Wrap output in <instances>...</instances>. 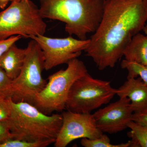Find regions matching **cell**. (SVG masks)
Returning <instances> with one entry per match:
<instances>
[{
	"mask_svg": "<svg viewBox=\"0 0 147 147\" xmlns=\"http://www.w3.org/2000/svg\"><path fill=\"white\" fill-rule=\"evenodd\" d=\"M143 31L144 33L147 36V21L143 28Z\"/></svg>",
	"mask_w": 147,
	"mask_h": 147,
	"instance_id": "cell-24",
	"label": "cell"
},
{
	"mask_svg": "<svg viewBox=\"0 0 147 147\" xmlns=\"http://www.w3.org/2000/svg\"><path fill=\"white\" fill-rule=\"evenodd\" d=\"M15 1H21V0H15Z\"/></svg>",
	"mask_w": 147,
	"mask_h": 147,
	"instance_id": "cell-25",
	"label": "cell"
},
{
	"mask_svg": "<svg viewBox=\"0 0 147 147\" xmlns=\"http://www.w3.org/2000/svg\"><path fill=\"white\" fill-rule=\"evenodd\" d=\"M26 50L21 72L12 82L10 98L14 102L24 101L32 104L36 96L44 89L47 82L42 77L45 61L38 43L32 39Z\"/></svg>",
	"mask_w": 147,
	"mask_h": 147,
	"instance_id": "cell-6",
	"label": "cell"
},
{
	"mask_svg": "<svg viewBox=\"0 0 147 147\" xmlns=\"http://www.w3.org/2000/svg\"><path fill=\"white\" fill-rule=\"evenodd\" d=\"M9 104L7 122L13 139L54 144L62 124V115H46L31 103L14 102L11 98Z\"/></svg>",
	"mask_w": 147,
	"mask_h": 147,
	"instance_id": "cell-3",
	"label": "cell"
},
{
	"mask_svg": "<svg viewBox=\"0 0 147 147\" xmlns=\"http://www.w3.org/2000/svg\"><path fill=\"white\" fill-rule=\"evenodd\" d=\"M43 18L58 20L65 24L69 36L81 40L94 33L101 20L105 0H38Z\"/></svg>",
	"mask_w": 147,
	"mask_h": 147,
	"instance_id": "cell-2",
	"label": "cell"
},
{
	"mask_svg": "<svg viewBox=\"0 0 147 147\" xmlns=\"http://www.w3.org/2000/svg\"><path fill=\"white\" fill-rule=\"evenodd\" d=\"M88 72L82 61L78 58L71 60L67 63L65 69H61L48 76V82L36 96L32 105L48 115L64 110L71 86Z\"/></svg>",
	"mask_w": 147,
	"mask_h": 147,
	"instance_id": "cell-4",
	"label": "cell"
},
{
	"mask_svg": "<svg viewBox=\"0 0 147 147\" xmlns=\"http://www.w3.org/2000/svg\"><path fill=\"white\" fill-rule=\"evenodd\" d=\"M123 56L128 61L147 65V36L139 33L134 36L124 50Z\"/></svg>",
	"mask_w": 147,
	"mask_h": 147,
	"instance_id": "cell-13",
	"label": "cell"
},
{
	"mask_svg": "<svg viewBox=\"0 0 147 147\" xmlns=\"http://www.w3.org/2000/svg\"><path fill=\"white\" fill-rule=\"evenodd\" d=\"M131 120L147 127V108L142 111L133 113Z\"/></svg>",
	"mask_w": 147,
	"mask_h": 147,
	"instance_id": "cell-22",
	"label": "cell"
},
{
	"mask_svg": "<svg viewBox=\"0 0 147 147\" xmlns=\"http://www.w3.org/2000/svg\"><path fill=\"white\" fill-rule=\"evenodd\" d=\"M41 48L44 56L45 69L50 70L57 66L67 64L79 57L86 50L90 39H76L69 36L64 38H53L39 35L31 37Z\"/></svg>",
	"mask_w": 147,
	"mask_h": 147,
	"instance_id": "cell-8",
	"label": "cell"
},
{
	"mask_svg": "<svg viewBox=\"0 0 147 147\" xmlns=\"http://www.w3.org/2000/svg\"><path fill=\"white\" fill-rule=\"evenodd\" d=\"M15 43L0 57V67L12 80L17 78L21 72L27 52L26 48H18Z\"/></svg>",
	"mask_w": 147,
	"mask_h": 147,
	"instance_id": "cell-12",
	"label": "cell"
},
{
	"mask_svg": "<svg viewBox=\"0 0 147 147\" xmlns=\"http://www.w3.org/2000/svg\"><path fill=\"white\" fill-rule=\"evenodd\" d=\"M127 127L131 129L128 135L131 139L132 147H147V127L131 120Z\"/></svg>",
	"mask_w": 147,
	"mask_h": 147,
	"instance_id": "cell-14",
	"label": "cell"
},
{
	"mask_svg": "<svg viewBox=\"0 0 147 147\" xmlns=\"http://www.w3.org/2000/svg\"><path fill=\"white\" fill-rule=\"evenodd\" d=\"M46 28L39 8L30 0H14L0 12V40L13 36L30 38L44 35Z\"/></svg>",
	"mask_w": 147,
	"mask_h": 147,
	"instance_id": "cell-5",
	"label": "cell"
},
{
	"mask_svg": "<svg viewBox=\"0 0 147 147\" xmlns=\"http://www.w3.org/2000/svg\"><path fill=\"white\" fill-rule=\"evenodd\" d=\"M81 144L82 146L85 147H132L131 140L125 143L113 144H111L109 137L103 133L97 139L83 138L81 139Z\"/></svg>",
	"mask_w": 147,
	"mask_h": 147,
	"instance_id": "cell-16",
	"label": "cell"
},
{
	"mask_svg": "<svg viewBox=\"0 0 147 147\" xmlns=\"http://www.w3.org/2000/svg\"><path fill=\"white\" fill-rule=\"evenodd\" d=\"M22 36L20 35L13 36L3 40H0V57L11 45L16 43Z\"/></svg>",
	"mask_w": 147,
	"mask_h": 147,
	"instance_id": "cell-20",
	"label": "cell"
},
{
	"mask_svg": "<svg viewBox=\"0 0 147 147\" xmlns=\"http://www.w3.org/2000/svg\"><path fill=\"white\" fill-rule=\"evenodd\" d=\"M13 139L7 121H0V144L9 139Z\"/></svg>",
	"mask_w": 147,
	"mask_h": 147,
	"instance_id": "cell-21",
	"label": "cell"
},
{
	"mask_svg": "<svg viewBox=\"0 0 147 147\" xmlns=\"http://www.w3.org/2000/svg\"><path fill=\"white\" fill-rule=\"evenodd\" d=\"M116 92L110 82L94 79L88 72L71 86L65 108L74 113L90 114L110 102Z\"/></svg>",
	"mask_w": 147,
	"mask_h": 147,
	"instance_id": "cell-7",
	"label": "cell"
},
{
	"mask_svg": "<svg viewBox=\"0 0 147 147\" xmlns=\"http://www.w3.org/2000/svg\"><path fill=\"white\" fill-rule=\"evenodd\" d=\"M63 122L56 141L55 147H65L74 140L83 138L97 139L103 134L96 123L92 114L67 110L61 114Z\"/></svg>",
	"mask_w": 147,
	"mask_h": 147,
	"instance_id": "cell-9",
	"label": "cell"
},
{
	"mask_svg": "<svg viewBox=\"0 0 147 147\" xmlns=\"http://www.w3.org/2000/svg\"><path fill=\"white\" fill-rule=\"evenodd\" d=\"M10 113L9 98L0 96V121H7Z\"/></svg>",
	"mask_w": 147,
	"mask_h": 147,
	"instance_id": "cell-19",
	"label": "cell"
},
{
	"mask_svg": "<svg viewBox=\"0 0 147 147\" xmlns=\"http://www.w3.org/2000/svg\"><path fill=\"white\" fill-rule=\"evenodd\" d=\"M14 0H0V9H4L8 4L9 1H13Z\"/></svg>",
	"mask_w": 147,
	"mask_h": 147,
	"instance_id": "cell-23",
	"label": "cell"
},
{
	"mask_svg": "<svg viewBox=\"0 0 147 147\" xmlns=\"http://www.w3.org/2000/svg\"><path fill=\"white\" fill-rule=\"evenodd\" d=\"M13 80L7 75L5 71L0 67V96L10 98Z\"/></svg>",
	"mask_w": 147,
	"mask_h": 147,
	"instance_id": "cell-18",
	"label": "cell"
},
{
	"mask_svg": "<svg viewBox=\"0 0 147 147\" xmlns=\"http://www.w3.org/2000/svg\"><path fill=\"white\" fill-rule=\"evenodd\" d=\"M134 111L128 98H120L93 114L96 126L102 132L114 134L127 128Z\"/></svg>",
	"mask_w": 147,
	"mask_h": 147,
	"instance_id": "cell-10",
	"label": "cell"
},
{
	"mask_svg": "<svg viewBox=\"0 0 147 147\" xmlns=\"http://www.w3.org/2000/svg\"><path fill=\"white\" fill-rule=\"evenodd\" d=\"M147 21V0H105L101 21L85 50L98 69L113 68Z\"/></svg>",
	"mask_w": 147,
	"mask_h": 147,
	"instance_id": "cell-1",
	"label": "cell"
},
{
	"mask_svg": "<svg viewBox=\"0 0 147 147\" xmlns=\"http://www.w3.org/2000/svg\"><path fill=\"white\" fill-rule=\"evenodd\" d=\"M119 98H128L134 113L147 108V86L140 77L127 78L126 82L117 89Z\"/></svg>",
	"mask_w": 147,
	"mask_h": 147,
	"instance_id": "cell-11",
	"label": "cell"
},
{
	"mask_svg": "<svg viewBox=\"0 0 147 147\" xmlns=\"http://www.w3.org/2000/svg\"><path fill=\"white\" fill-rule=\"evenodd\" d=\"M52 144L50 142H29L11 139L1 144L0 147H46Z\"/></svg>",
	"mask_w": 147,
	"mask_h": 147,
	"instance_id": "cell-17",
	"label": "cell"
},
{
	"mask_svg": "<svg viewBox=\"0 0 147 147\" xmlns=\"http://www.w3.org/2000/svg\"><path fill=\"white\" fill-rule=\"evenodd\" d=\"M121 67L128 71L127 78L140 77L147 86V65L141 64L123 60Z\"/></svg>",
	"mask_w": 147,
	"mask_h": 147,
	"instance_id": "cell-15",
	"label": "cell"
}]
</instances>
